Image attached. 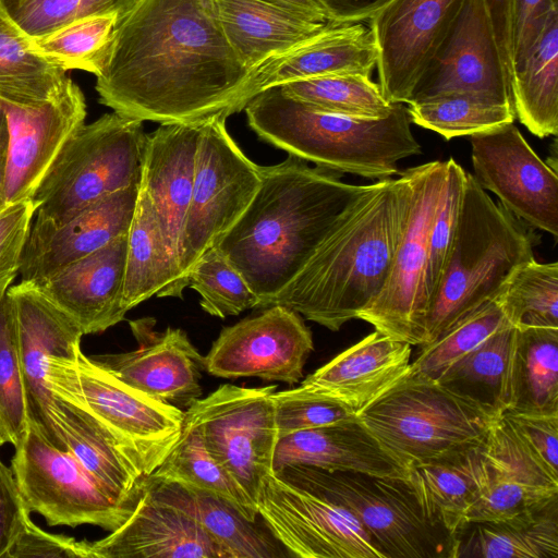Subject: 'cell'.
<instances>
[{"label":"cell","mask_w":558,"mask_h":558,"mask_svg":"<svg viewBox=\"0 0 558 558\" xmlns=\"http://www.w3.org/2000/svg\"><path fill=\"white\" fill-rule=\"evenodd\" d=\"M476 182L518 220L558 236V175L507 123L470 136Z\"/></svg>","instance_id":"9a60e30c"},{"label":"cell","mask_w":558,"mask_h":558,"mask_svg":"<svg viewBox=\"0 0 558 558\" xmlns=\"http://www.w3.org/2000/svg\"><path fill=\"white\" fill-rule=\"evenodd\" d=\"M186 288L162 236L147 194L140 187L128 233L122 303L126 312L151 296L182 298Z\"/></svg>","instance_id":"836d02e7"},{"label":"cell","mask_w":558,"mask_h":558,"mask_svg":"<svg viewBox=\"0 0 558 558\" xmlns=\"http://www.w3.org/2000/svg\"><path fill=\"white\" fill-rule=\"evenodd\" d=\"M507 323L510 322L498 298L487 302L430 343L421 345V351L411 362L410 369L437 379Z\"/></svg>","instance_id":"f6af8a7d"},{"label":"cell","mask_w":558,"mask_h":558,"mask_svg":"<svg viewBox=\"0 0 558 558\" xmlns=\"http://www.w3.org/2000/svg\"><path fill=\"white\" fill-rule=\"evenodd\" d=\"M218 114L203 122L195 158L193 191L179 245L184 283L194 263L244 213L260 184L259 166L245 156Z\"/></svg>","instance_id":"7c38bea8"},{"label":"cell","mask_w":558,"mask_h":558,"mask_svg":"<svg viewBox=\"0 0 558 558\" xmlns=\"http://www.w3.org/2000/svg\"><path fill=\"white\" fill-rule=\"evenodd\" d=\"M71 77L29 46V36L0 0V101L35 108L52 100Z\"/></svg>","instance_id":"74e56055"},{"label":"cell","mask_w":558,"mask_h":558,"mask_svg":"<svg viewBox=\"0 0 558 558\" xmlns=\"http://www.w3.org/2000/svg\"><path fill=\"white\" fill-rule=\"evenodd\" d=\"M400 174L367 185L268 306H286L331 331L357 318L383 289L405 222L410 186Z\"/></svg>","instance_id":"3957f363"},{"label":"cell","mask_w":558,"mask_h":558,"mask_svg":"<svg viewBox=\"0 0 558 558\" xmlns=\"http://www.w3.org/2000/svg\"><path fill=\"white\" fill-rule=\"evenodd\" d=\"M515 326L507 323L436 380L451 391L502 414Z\"/></svg>","instance_id":"ab89813d"},{"label":"cell","mask_w":558,"mask_h":558,"mask_svg":"<svg viewBox=\"0 0 558 558\" xmlns=\"http://www.w3.org/2000/svg\"><path fill=\"white\" fill-rule=\"evenodd\" d=\"M483 447L484 442L452 457L409 469L408 480L425 512L453 535L485 487L487 470Z\"/></svg>","instance_id":"e575fe53"},{"label":"cell","mask_w":558,"mask_h":558,"mask_svg":"<svg viewBox=\"0 0 558 558\" xmlns=\"http://www.w3.org/2000/svg\"><path fill=\"white\" fill-rule=\"evenodd\" d=\"M35 210L33 199L26 198L7 206L0 213V300L20 271Z\"/></svg>","instance_id":"816d5d0a"},{"label":"cell","mask_w":558,"mask_h":558,"mask_svg":"<svg viewBox=\"0 0 558 558\" xmlns=\"http://www.w3.org/2000/svg\"><path fill=\"white\" fill-rule=\"evenodd\" d=\"M187 284L201 295V307L211 316L239 315L258 305V298L223 253L205 251L187 274Z\"/></svg>","instance_id":"bcb514c9"},{"label":"cell","mask_w":558,"mask_h":558,"mask_svg":"<svg viewBox=\"0 0 558 558\" xmlns=\"http://www.w3.org/2000/svg\"><path fill=\"white\" fill-rule=\"evenodd\" d=\"M445 162V181L428 241L426 284L429 305L439 284L454 239L466 177L465 170L454 159L450 158Z\"/></svg>","instance_id":"681fc988"},{"label":"cell","mask_w":558,"mask_h":558,"mask_svg":"<svg viewBox=\"0 0 558 558\" xmlns=\"http://www.w3.org/2000/svg\"><path fill=\"white\" fill-rule=\"evenodd\" d=\"M509 84L512 77L514 0H484Z\"/></svg>","instance_id":"6f0895ef"},{"label":"cell","mask_w":558,"mask_h":558,"mask_svg":"<svg viewBox=\"0 0 558 558\" xmlns=\"http://www.w3.org/2000/svg\"><path fill=\"white\" fill-rule=\"evenodd\" d=\"M280 88L289 97L312 108L355 118H385L395 106L385 97L379 84L363 74L298 80L284 83Z\"/></svg>","instance_id":"7bdbcfd3"},{"label":"cell","mask_w":558,"mask_h":558,"mask_svg":"<svg viewBox=\"0 0 558 558\" xmlns=\"http://www.w3.org/2000/svg\"><path fill=\"white\" fill-rule=\"evenodd\" d=\"M9 136L7 117L0 104V213L7 207L4 203V187L7 177Z\"/></svg>","instance_id":"94428289"},{"label":"cell","mask_w":558,"mask_h":558,"mask_svg":"<svg viewBox=\"0 0 558 558\" xmlns=\"http://www.w3.org/2000/svg\"><path fill=\"white\" fill-rule=\"evenodd\" d=\"M464 0H390L371 17L379 86L391 104L412 90Z\"/></svg>","instance_id":"e0dca14e"},{"label":"cell","mask_w":558,"mask_h":558,"mask_svg":"<svg viewBox=\"0 0 558 558\" xmlns=\"http://www.w3.org/2000/svg\"><path fill=\"white\" fill-rule=\"evenodd\" d=\"M302 468L353 513L384 558H452L453 534L425 512L408 478Z\"/></svg>","instance_id":"8fae6325"},{"label":"cell","mask_w":558,"mask_h":558,"mask_svg":"<svg viewBox=\"0 0 558 558\" xmlns=\"http://www.w3.org/2000/svg\"><path fill=\"white\" fill-rule=\"evenodd\" d=\"M21 557L92 558V553L89 542L46 532L29 518L5 556Z\"/></svg>","instance_id":"db71d44e"},{"label":"cell","mask_w":558,"mask_h":558,"mask_svg":"<svg viewBox=\"0 0 558 558\" xmlns=\"http://www.w3.org/2000/svg\"><path fill=\"white\" fill-rule=\"evenodd\" d=\"M402 173L410 186L405 222L386 282L357 318L392 339L422 345L429 307L426 284L429 232L442 191L446 162L430 161Z\"/></svg>","instance_id":"30bf717a"},{"label":"cell","mask_w":558,"mask_h":558,"mask_svg":"<svg viewBox=\"0 0 558 558\" xmlns=\"http://www.w3.org/2000/svg\"><path fill=\"white\" fill-rule=\"evenodd\" d=\"M483 453L486 484L463 523L536 512L558 501V478L532 456L502 415L488 433Z\"/></svg>","instance_id":"cb8c5ba5"},{"label":"cell","mask_w":558,"mask_h":558,"mask_svg":"<svg viewBox=\"0 0 558 558\" xmlns=\"http://www.w3.org/2000/svg\"><path fill=\"white\" fill-rule=\"evenodd\" d=\"M138 192L140 182L133 183L93 203L58 227L35 219L21 258V281L39 283L129 233Z\"/></svg>","instance_id":"44dd1931"},{"label":"cell","mask_w":558,"mask_h":558,"mask_svg":"<svg viewBox=\"0 0 558 558\" xmlns=\"http://www.w3.org/2000/svg\"><path fill=\"white\" fill-rule=\"evenodd\" d=\"M0 104L10 135L4 187L9 206L32 198L66 141L85 123L87 111L84 94L72 78L59 96L39 107Z\"/></svg>","instance_id":"d6986e66"},{"label":"cell","mask_w":558,"mask_h":558,"mask_svg":"<svg viewBox=\"0 0 558 558\" xmlns=\"http://www.w3.org/2000/svg\"><path fill=\"white\" fill-rule=\"evenodd\" d=\"M288 465L386 477L408 478L409 475V469L356 416L279 437L272 471Z\"/></svg>","instance_id":"f1b7e54d"},{"label":"cell","mask_w":558,"mask_h":558,"mask_svg":"<svg viewBox=\"0 0 558 558\" xmlns=\"http://www.w3.org/2000/svg\"><path fill=\"white\" fill-rule=\"evenodd\" d=\"M532 260L530 234L466 172L458 227L428 308L424 344L497 299L513 274Z\"/></svg>","instance_id":"5b68a950"},{"label":"cell","mask_w":558,"mask_h":558,"mask_svg":"<svg viewBox=\"0 0 558 558\" xmlns=\"http://www.w3.org/2000/svg\"><path fill=\"white\" fill-rule=\"evenodd\" d=\"M271 398L278 438L356 416L342 402L303 386L275 391Z\"/></svg>","instance_id":"f907efd6"},{"label":"cell","mask_w":558,"mask_h":558,"mask_svg":"<svg viewBox=\"0 0 558 558\" xmlns=\"http://www.w3.org/2000/svg\"><path fill=\"white\" fill-rule=\"evenodd\" d=\"M11 469L27 509L49 525L90 524L112 532L134 509L113 500L66 451L53 446L29 421Z\"/></svg>","instance_id":"4fadbf2b"},{"label":"cell","mask_w":558,"mask_h":558,"mask_svg":"<svg viewBox=\"0 0 558 558\" xmlns=\"http://www.w3.org/2000/svg\"><path fill=\"white\" fill-rule=\"evenodd\" d=\"M555 9H558V0H514L513 70L525 60L548 14Z\"/></svg>","instance_id":"11a10c76"},{"label":"cell","mask_w":558,"mask_h":558,"mask_svg":"<svg viewBox=\"0 0 558 558\" xmlns=\"http://www.w3.org/2000/svg\"><path fill=\"white\" fill-rule=\"evenodd\" d=\"M215 4L227 40L251 73L332 23L312 21L266 0H215Z\"/></svg>","instance_id":"4dcf8cb0"},{"label":"cell","mask_w":558,"mask_h":558,"mask_svg":"<svg viewBox=\"0 0 558 558\" xmlns=\"http://www.w3.org/2000/svg\"><path fill=\"white\" fill-rule=\"evenodd\" d=\"M128 233L33 284L65 313L83 336L124 319L122 303Z\"/></svg>","instance_id":"d4e9b609"},{"label":"cell","mask_w":558,"mask_h":558,"mask_svg":"<svg viewBox=\"0 0 558 558\" xmlns=\"http://www.w3.org/2000/svg\"><path fill=\"white\" fill-rule=\"evenodd\" d=\"M48 416L59 448L113 500L134 509L153 473L143 458L92 414L52 393Z\"/></svg>","instance_id":"603a6c76"},{"label":"cell","mask_w":558,"mask_h":558,"mask_svg":"<svg viewBox=\"0 0 558 558\" xmlns=\"http://www.w3.org/2000/svg\"><path fill=\"white\" fill-rule=\"evenodd\" d=\"M451 92L473 93L512 106L484 0H464L408 104Z\"/></svg>","instance_id":"ac0fdd59"},{"label":"cell","mask_w":558,"mask_h":558,"mask_svg":"<svg viewBox=\"0 0 558 558\" xmlns=\"http://www.w3.org/2000/svg\"><path fill=\"white\" fill-rule=\"evenodd\" d=\"M150 493L194 518L228 558H277L282 546L228 500L177 483L147 478Z\"/></svg>","instance_id":"1f68e13d"},{"label":"cell","mask_w":558,"mask_h":558,"mask_svg":"<svg viewBox=\"0 0 558 558\" xmlns=\"http://www.w3.org/2000/svg\"><path fill=\"white\" fill-rule=\"evenodd\" d=\"M371 27L331 23L320 33L276 54L252 71L250 100L264 89L284 83L332 74L371 76L377 64Z\"/></svg>","instance_id":"83f0119b"},{"label":"cell","mask_w":558,"mask_h":558,"mask_svg":"<svg viewBox=\"0 0 558 558\" xmlns=\"http://www.w3.org/2000/svg\"><path fill=\"white\" fill-rule=\"evenodd\" d=\"M291 11H294L312 21L330 22L325 11L314 0H266Z\"/></svg>","instance_id":"91938a15"},{"label":"cell","mask_w":558,"mask_h":558,"mask_svg":"<svg viewBox=\"0 0 558 558\" xmlns=\"http://www.w3.org/2000/svg\"><path fill=\"white\" fill-rule=\"evenodd\" d=\"M314 349L301 315L282 305L225 327L205 359V371L220 378L256 377L296 384Z\"/></svg>","instance_id":"2e32d148"},{"label":"cell","mask_w":558,"mask_h":558,"mask_svg":"<svg viewBox=\"0 0 558 558\" xmlns=\"http://www.w3.org/2000/svg\"><path fill=\"white\" fill-rule=\"evenodd\" d=\"M452 558H558V501L531 513L463 523Z\"/></svg>","instance_id":"d6a6232c"},{"label":"cell","mask_w":558,"mask_h":558,"mask_svg":"<svg viewBox=\"0 0 558 558\" xmlns=\"http://www.w3.org/2000/svg\"><path fill=\"white\" fill-rule=\"evenodd\" d=\"M29 513L12 469L0 460V558H5Z\"/></svg>","instance_id":"9f6ffc18"},{"label":"cell","mask_w":558,"mask_h":558,"mask_svg":"<svg viewBox=\"0 0 558 558\" xmlns=\"http://www.w3.org/2000/svg\"><path fill=\"white\" fill-rule=\"evenodd\" d=\"M506 411L558 414L557 327H515Z\"/></svg>","instance_id":"8d00e7d4"},{"label":"cell","mask_w":558,"mask_h":558,"mask_svg":"<svg viewBox=\"0 0 558 558\" xmlns=\"http://www.w3.org/2000/svg\"><path fill=\"white\" fill-rule=\"evenodd\" d=\"M0 420L10 444L17 446L31 418L20 363L16 317L8 292L0 300Z\"/></svg>","instance_id":"7dc6e473"},{"label":"cell","mask_w":558,"mask_h":558,"mask_svg":"<svg viewBox=\"0 0 558 558\" xmlns=\"http://www.w3.org/2000/svg\"><path fill=\"white\" fill-rule=\"evenodd\" d=\"M149 478L217 495L235 506L251 521H256L258 515L256 506L210 454L198 426L186 415L178 441Z\"/></svg>","instance_id":"f35d334b"},{"label":"cell","mask_w":558,"mask_h":558,"mask_svg":"<svg viewBox=\"0 0 558 558\" xmlns=\"http://www.w3.org/2000/svg\"><path fill=\"white\" fill-rule=\"evenodd\" d=\"M277 385L219 386L186 410L210 454L256 506L263 477L272 471L278 440L272 393Z\"/></svg>","instance_id":"5bb4252c"},{"label":"cell","mask_w":558,"mask_h":558,"mask_svg":"<svg viewBox=\"0 0 558 558\" xmlns=\"http://www.w3.org/2000/svg\"><path fill=\"white\" fill-rule=\"evenodd\" d=\"M13 20L28 36H38L74 20L128 12L137 0H3Z\"/></svg>","instance_id":"c3c4849f"},{"label":"cell","mask_w":558,"mask_h":558,"mask_svg":"<svg viewBox=\"0 0 558 558\" xmlns=\"http://www.w3.org/2000/svg\"><path fill=\"white\" fill-rule=\"evenodd\" d=\"M498 300L515 327L558 328V264H541L534 259L522 266Z\"/></svg>","instance_id":"ee69618b"},{"label":"cell","mask_w":558,"mask_h":558,"mask_svg":"<svg viewBox=\"0 0 558 558\" xmlns=\"http://www.w3.org/2000/svg\"><path fill=\"white\" fill-rule=\"evenodd\" d=\"M260 184L217 247L258 298L270 301L300 272L339 215L367 185L289 155L259 166Z\"/></svg>","instance_id":"7a4b0ae2"},{"label":"cell","mask_w":558,"mask_h":558,"mask_svg":"<svg viewBox=\"0 0 558 558\" xmlns=\"http://www.w3.org/2000/svg\"><path fill=\"white\" fill-rule=\"evenodd\" d=\"M203 122L160 124L146 134L144 142L140 187L147 194L166 244L178 264Z\"/></svg>","instance_id":"4316f807"},{"label":"cell","mask_w":558,"mask_h":558,"mask_svg":"<svg viewBox=\"0 0 558 558\" xmlns=\"http://www.w3.org/2000/svg\"><path fill=\"white\" fill-rule=\"evenodd\" d=\"M17 327L19 353L31 421L59 448L48 412L51 393L46 385L51 357H70L81 347L83 333L65 313L35 286L21 281L8 290ZM60 449V448H59Z\"/></svg>","instance_id":"7402d4cb"},{"label":"cell","mask_w":558,"mask_h":558,"mask_svg":"<svg viewBox=\"0 0 558 558\" xmlns=\"http://www.w3.org/2000/svg\"><path fill=\"white\" fill-rule=\"evenodd\" d=\"M118 13L89 15L38 36H29L31 49L64 70H82L98 76L105 65Z\"/></svg>","instance_id":"b9f144b4"},{"label":"cell","mask_w":558,"mask_h":558,"mask_svg":"<svg viewBox=\"0 0 558 558\" xmlns=\"http://www.w3.org/2000/svg\"><path fill=\"white\" fill-rule=\"evenodd\" d=\"M251 76L215 0H137L118 20L95 88L119 114L193 123L243 110Z\"/></svg>","instance_id":"6da1fadb"},{"label":"cell","mask_w":558,"mask_h":558,"mask_svg":"<svg viewBox=\"0 0 558 558\" xmlns=\"http://www.w3.org/2000/svg\"><path fill=\"white\" fill-rule=\"evenodd\" d=\"M89 546L92 558H228L194 518L155 497L147 483L125 522Z\"/></svg>","instance_id":"484cf974"},{"label":"cell","mask_w":558,"mask_h":558,"mask_svg":"<svg viewBox=\"0 0 558 558\" xmlns=\"http://www.w3.org/2000/svg\"><path fill=\"white\" fill-rule=\"evenodd\" d=\"M511 99L515 117L535 136L558 133V9L553 10L530 53L513 70Z\"/></svg>","instance_id":"d590c367"},{"label":"cell","mask_w":558,"mask_h":558,"mask_svg":"<svg viewBox=\"0 0 558 558\" xmlns=\"http://www.w3.org/2000/svg\"><path fill=\"white\" fill-rule=\"evenodd\" d=\"M408 105L411 122L446 140L471 136L515 119L511 105L465 92L438 94Z\"/></svg>","instance_id":"60d3db41"},{"label":"cell","mask_w":558,"mask_h":558,"mask_svg":"<svg viewBox=\"0 0 558 558\" xmlns=\"http://www.w3.org/2000/svg\"><path fill=\"white\" fill-rule=\"evenodd\" d=\"M145 136L143 121L114 111L80 126L32 196L35 219L61 226L100 198L140 182Z\"/></svg>","instance_id":"52a82bcc"},{"label":"cell","mask_w":558,"mask_h":558,"mask_svg":"<svg viewBox=\"0 0 558 558\" xmlns=\"http://www.w3.org/2000/svg\"><path fill=\"white\" fill-rule=\"evenodd\" d=\"M49 391L100 421L137 452L154 472L178 441L185 411L156 401L86 356L51 357Z\"/></svg>","instance_id":"ba28073f"},{"label":"cell","mask_w":558,"mask_h":558,"mask_svg":"<svg viewBox=\"0 0 558 558\" xmlns=\"http://www.w3.org/2000/svg\"><path fill=\"white\" fill-rule=\"evenodd\" d=\"M411 353L410 343L375 330L310 374L301 386L357 413L409 371Z\"/></svg>","instance_id":"f546056e"},{"label":"cell","mask_w":558,"mask_h":558,"mask_svg":"<svg viewBox=\"0 0 558 558\" xmlns=\"http://www.w3.org/2000/svg\"><path fill=\"white\" fill-rule=\"evenodd\" d=\"M154 323L150 318L130 322L136 350L94 360L156 401L186 410L202 396L205 359L183 329L168 327L157 332Z\"/></svg>","instance_id":"ffe728a7"},{"label":"cell","mask_w":558,"mask_h":558,"mask_svg":"<svg viewBox=\"0 0 558 558\" xmlns=\"http://www.w3.org/2000/svg\"><path fill=\"white\" fill-rule=\"evenodd\" d=\"M336 24L361 23L390 0H314Z\"/></svg>","instance_id":"680465c9"},{"label":"cell","mask_w":558,"mask_h":558,"mask_svg":"<svg viewBox=\"0 0 558 558\" xmlns=\"http://www.w3.org/2000/svg\"><path fill=\"white\" fill-rule=\"evenodd\" d=\"M502 416L532 456L558 478V414L506 411Z\"/></svg>","instance_id":"f5cc1de1"},{"label":"cell","mask_w":558,"mask_h":558,"mask_svg":"<svg viewBox=\"0 0 558 558\" xmlns=\"http://www.w3.org/2000/svg\"><path fill=\"white\" fill-rule=\"evenodd\" d=\"M243 110L262 141L341 174L388 179L400 173L399 160L422 151L403 104H395L385 118H355L312 108L275 86Z\"/></svg>","instance_id":"277c9868"},{"label":"cell","mask_w":558,"mask_h":558,"mask_svg":"<svg viewBox=\"0 0 558 558\" xmlns=\"http://www.w3.org/2000/svg\"><path fill=\"white\" fill-rule=\"evenodd\" d=\"M256 508L267 530L290 556L384 558L362 523L323 492L302 465L266 474L257 490Z\"/></svg>","instance_id":"9c48e42d"},{"label":"cell","mask_w":558,"mask_h":558,"mask_svg":"<svg viewBox=\"0 0 558 558\" xmlns=\"http://www.w3.org/2000/svg\"><path fill=\"white\" fill-rule=\"evenodd\" d=\"M5 442H10L9 435L0 420V447L4 445Z\"/></svg>","instance_id":"6125c7cd"},{"label":"cell","mask_w":558,"mask_h":558,"mask_svg":"<svg viewBox=\"0 0 558 558\" xmlns=\"http://www.w3.org/2000/svg\"><path fill=\"white\" fill-rule=\"evenodd\" d=\"M501 415L410 368L356 413L408 469L481 446Z\"/></svg>","instance_id":"8992f818"}]
</instances>
